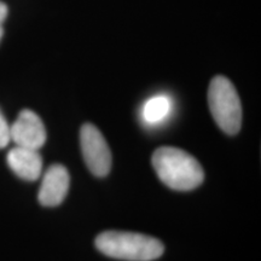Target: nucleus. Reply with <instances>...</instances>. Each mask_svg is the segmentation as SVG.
<instances>
[{"instance_id":"nucleus-2","label":"nucleus","mask_w":261,"mask_h":261,"mask_svg":"<svg viewBox=\"0 0 261 261\" xmlns=\"http://www.w3.org/2000/svg\"><path fill=\"white\" fill-rule=\"evenodd\" d=\"M94 243L104 255L126 261H152L165 252L163 243L158 238L128 231H104Z\"/></svg>"},{"instance_id":"nucleus-4","label":"nucleus","mask_w":261,"mask_h":261,"mask_svg":"<svg viewBox=\"0 0 261 261\" xmlns=\"http://www.w3.org/2000/svg\"><path fill=\"white\" fill-rule=\"evenodd\" d=\"M80 144L85 163L96 177H106L112 168V152L100 130L92 123L80 129Z\"/></svg>"},{"instance_id":"nucleus-10","label":"nucleus","mask_w":261,"mask_h":261,"mask_svg":"<svg viewBox=\"0 0 261 261\" xmlns=\"http://www.w3.org/2000/svg\"><path fill=\"white\" fill-rule=\"evenodd\" d=\"M8 12H9L8 6H6L5 3L0 2V24H3L5 22L6 17H8Z\"/></svg>"},{"instance_id":"nucleus-9","label":"nucleus","mask_w":261,"mask_h":261,"mask_svg":"<svg viewBox=\"0 0 261 261\" xmlns=\"http://www.w3.org/2000/svg\"><path fill=\"white\" fill-rule=\"evenodd\" d=\"M11 137H10V125L6 121L5 116L0 110V149L5 148L9 144Z\"/></svg>"},{"instance_id":"nucleus-1","label":"nucleus","mask_w":261,"mask_h":261,"mask_svg":"<svg viewBox=\"0 0 261 261\" xmlns=\"http://www.w3.org/2000/svg\"><path fill=\"white\" fill-rule=\"evenodd\" d=\"M151 162L160 180L173 190H194L204 179L200 162L189 152L174 146H162L155 150Z\"/></svg>"},{"instance_id":"nucleus-7","label":"nucleus","mask_w":261,"mask_h":261,"mask_svg":"<svg viewBox=\"0 0 261 261\" xmlns=\"http://www.w3.org/2000/svg\"><path fill=\"white\" fill-rule=\"evenodd\" d=\"M9 167L17 177L27 181H34L42 173V159L39 150L15 145L6 156Z\"/></svg>"},{"instance_id":"nucleus-8","label":"nucleus","mask_w":261,"mask_h":261,"mask_svg":"<svg viewBox=\"0 0 261 261\" xmlns=\"http://www.w3.org/2000/svg\"><path fill=\"white\" fill-rule=\"evenodd\" d=\"M172 110V100L165 94H158L149 98L142 109L143 120L149 125H158L165 121Z\"/></svg>"},{"instance_id":"nucleus-3","label":"nucleus","mask_w":261,"mask_h":261,"mask_svg":"<svg viewBox=\"0 0 261 261\" xmlns=\"http://www.w3.org/2000/svg\"><path fill=\"white\" fill-rule=\"evenodd\" d=\"M208 104L214 121L226 135L233 136L242 126V106L234 86L227 77H213L208 89Z\"/></svg>"},{"instance_id":"nucleus-6","label":"nucleus","mask_w":261,"mask_h":261,"mask_svg":"<svg viewBox=\"0 0 261 261\" xmlns=\"http://www.w3.org/2000/svg\"><path fill=\"white\" fill-rule=\"evenodd\" d=\"M70 175L62 165H52L45 172L39 189V202L45 207H56L64 201L69 190Z\"/></svg>"},{"instance_id":"nucleus-5","label":"nucleus","mask_w":261,"mask_h":261,"mask_svg":"<svg viewBox=\"0 0 261 261\" xmlns=\"http://www.w3.org/2000/svg\"><path fill=\"white\" fill-rule=\"evenodd\" d=\"M10 137L15 145L39 150L46 142V129L37 114L24 109L10 126Z\"/></svg>"},{"instance_id":"nucleus-11","label":"nucleus","mask_w":261,"mask_h":261,"mask_svg":"<svg viewBox=\"0 0 261 261\" xmlns=\"http://www.w3.org/2000/svg\"><path fill=\"white\" fill-rule=\"evenodd\" d=\"M3 35H4V29H3V24H0V40H2Z\"/></svg>"}]
</instances>
